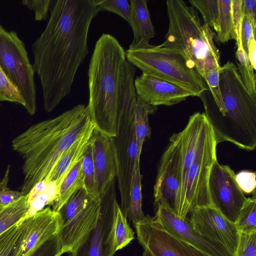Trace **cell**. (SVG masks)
<instances>
[{"mask_svg":"<svg viewBox=\"0 0 256 256\" xmlns=\"http://www.w3.org/2000/svg\"><path fill=\"white\" fill-rule=\"evenodd\" d=\"M180 132L174 134L162 154L154 187V208L164 206L176 213L181 188Z\"/></svg>","mask_w":256,"mask_h":256,"instance_id":"7c38bea8","label":"cell"},{"mask_svg":"<svg viewBox=\"0 0 256 256\" xmlns=\"http://www.w3.org/2000/svg\"><path fill=\"white\" fill-rule=\"evenodd\" d=\"M256 28L248 16H242L240 39L242 48L247 54L251 40L256 38Z\"/></svg>","mask_w":256,"mask_h":256,"instance_id":"f35d334b","label":"cell"},{"mask_svg":"<svg viewBox=\"0 0 256 256\" xmlns=\"http://www.w3.org/2000/svg\"><path fill=\"white\" fill-rule=\"evenodd\" d=\"M82 188H84V184L82 160L62 182L56 198L51 205L52 209L58 212L70 196L77 190Z\"/></svg>","mask_w":256,"mask_h":256,"instance_id":"7402d4cb","label":"cell"},{"mask_svg":"<svg viewBox=\"0 0 256 256\" xmlns=\"http://www.w3.org/2000/svg\"><path fill=\"white\" fill-rule=\"evenodd\" d=\"M248 56L254 69L256 70V38L251 40L248 50Z\"/></svg>","mask_w":256,"mask_h":256,"instance_id":"ee69618b","label":"cell"},{"mask_svg":"<svg viewBox=\"0 0 256 256\" xmlns=\"http://www.w3.org/2000/svg\"></svg>","mask_w":256,"mask_h":256,"instance_id":"7dc6e473","label":"cell"},{"mask_svg":"<svg viewBox=\"0 0 256 256\" xmlns=\"http://www.w3.org/2000/svg\"><path fill=\"white\" fill-rule=\"evenodd\" d=\"M100 11L94 0L54 1L47 25L32 46L46 112L70 92L77 70L88 54L90 24Z\"/></svg>","mask_w":256,"mask_h":256,"instance_id":"6da1fadb","label":"cell"},{"mask_svg":"<svg viewBox=\"0 0 256 256\" xmlns=\"http://www.w3.org/2000/svg\"><path fill=\"white\" fill-rule=\"evenodd\" d=\"M28 195L0 208V235L24 219L28 210Z\"/></svg>","mask_w":256,"mask_h":256,"instance_id":"4316f807","label":"cell"},{"mask_svg":"<svg viewBox=\"0 0 256 256\" xmlns=\"http://www.w3.org/2000/svg\"><path fill=\"white\" fill-rule=\"evenodd\" d=\"M127 60L142 73L167 80L200 96L208 87L178 51L148 44L126 51Z\"/></svg>","mask_w":256,"mask_h":256,"instance_id":"8992f818","label":"cell"},{"mask_svg":"<svg viewBox=\"0 0 256 256\" xmlns=\"http://www.w3.org/2000/svg\"><path fill=\"white\" fill-rule=\"evenodd\" d=\"M156 110L157 106L148 104L138 97L134 112V124L137 143L140 153L145 140L149 138L151 134L148 116L154 114Z\"/></svg>","mask_w":256,"mask_h":256,"instance_id":"484cf974","label":"cell"},{"mask_svg":"<svg viewBox=\"0 0 256 256\" xmlns=\"http://www.w3.org/2000/svg\"><path fill=\"white\" fill-rule=\"evenodd\" d=\"M10 172V166L6 170L5 175L0 182V206H6L24 196L20 192L12 190L7 187Z\"/></svg>","mask_w":256,"mask_h":256,"instance_id":"74e56055","label":"cell"},{"mask_svg":"<svg viewBox=\"0 0 256 256\" xmlns=\"http://www.w3.org/2000/svg\"><path fill=\"white\" fill-rule=\"evenodd\" d=\"M57 193V188L52 182H42L36 185L28 194V210L24 218L34 215L47 206H51Z\"/></svg>","mask_w":256,"mask_h":256,"instance_id":"603a6c76","label":"cell"},{"mask_svg":"<svg viewBox=\"0 0 256 256\" xmlns=\"http://www.w3.org/2000/svg\"><path fill=\"white\" fill-rule=\"evenodd\" d=\"M142 179L140 160H138L131 181L130 204L127 214V218L132 222L134 226L146 217L142 210Z\"/></svg>","mask_w":256,"mask_h":256,"instance_id":"cb8c5ba5","label":"cell"},{"mask_svg":"<svg viewBox=\"0 0 256 256\" xmlns=\"http://www.w3.org/2000/svg\"><path fill=\"white\" fill-rule=\"evenodd\" d=\"M219 16L218 30L216 39L219 44H224L231 40H236L234 24L232 0H218Z\"/></svg>","mask_w":256,"mask_h":256,"instance_id":"d4e9b609","label":"cell"},{"mask_svg":"<svg viewBox=\"0 0 256 256\" xmlns=\"http://www.w3.org/2000/svg\"><path fill=\"white\" fill-rule=\"evenodd\" d=\"M256 174L254 172L242 170L235 174V180L242 192L250 194L256 190Z\"/></svg>","mask_w":256,"mask_h":256,"instance_id":"ab89813d","label":"cell"},{"mask_svg":"<svg viewBox=\"0 0 256 256\" xmlns=\"http://www.w3.org/2000/svg\"><path fill=\"white\" fill-rule=\"evenodd\" d=\"M242 16H247L251 20L254 26H256V0H242Z\"/></svg>","mask_w":256,"mask_h":256,"instance_id":"7bdbcfd3","label":"cell"},{"mask_svg":"<svg viewBox=\"0 0 256 256\" xmlns=\"http://www.w3.org/2000/svg\"><path fill=\"white\" fill-rule=\"evenodd\" d=\"M242 207L235 226L239 232L250 233L256 231V192L252 193Z\"/></svg>","mask_w":256,"mask_h":256,"instance_id":"f1b7e54d","label":"cell"},{"mask_svg":"<svg viewBox=\"0 0 256 256\" xmlns=\"http://www.w3.org/2000/svg\"><path fill=\"white\" fill-rule=\"evenodd\" d=\"M190 213V222L197 232L236 256L240 232L234 224L212 206L197 208Z\"/></svg>","mask_w":256,"mask_h":256,"instance_id":"9a60e30c","label":"cell"},{"mask_svg":"<svg viewBox=\"0 0 256 256\" xmlns=\"http://www.w3.org/2000/svg\"><path fill=\"white\" fill-rule=\"evenodd\" d=\"M92 146L95 170V192L99 196L117 176V166L112 137L94 130Z\"/></svg>","mask_w":256,"mask_h":256,"instance_id":"d6986e66","label":"cell"},{"mask_svg":"<svg viewBox=\"0 0 256 256\" xmlns=\"http://www.w3.org/2000/svg\"><path fill=\"white\" fill-rule=\"evenodd\" d=\"M189 2L197 11L200 12L204 24L216 32L219 16L218 0H190Z\"/></svg>","mask_w":256,"mask_h":256,"instance_id":"4dcf8cb0","label":"cell"},{"mask_svg":"<svg viewBox=\"0 0 256 256\" xmlns=\"http://www.w3.org/2000/svg\"><path fill=\"white\" fill-rule=\"evenodd\" d=\"M60 246L58 234L51 238L30 256H61Z\"/></svg>","mask_w":256,"mask_h":256,"instance_id":"60d3db41","label":"cell"},{"mask_svg":"<svg viewBox=\"0 0 256 256\" xmlns=\"http://www.w3.org/2000/svg\"><path fill=\"white\" fill-rule=\"evenodd\" d=\"M100 10L115 13L126 20L130 25L132 16L130 4L126 0H94Z\"/></svg>","mask_w":256,"mask_h":256,"instance_id":"836d02e7","label":"cell"},{"mask_svg":"<svg viewBox=\"0 0 256 256\" xmlns=\"http://www.w3.org/2000/svg\"><path fill=\"white\" fill-rule=\"evenodd\" d=\"M220 88L222 107L216 109L204 104V114L214 130L218 144L228 142L244 150H254L256 98L250 94L238 68L230 61L220 67Z\"/></svg>","mask_w":256,"mask_h":256,"instance_id":"277c9868","label":"cell"},{"mask_svg":"<svg viewBox=\"0 0 256 256\" xmlns=\"http://www.w3.org/2000/svg\"><path fill=\"white\" fill-rule=\"evenodd\" d=\"M8 101L20 104L25 102L18 88L7 78L0 66V102Z\"/></svg>","mask_w":256,"mask_h":256,"instance_id":"e575fe53","label":"cell"},{"mask_svg":"<svg viewBox=\"0 0 256 256\" xmlns=\"http://www.w3.org/2000/svg\"><path fill=\"white\" fill-rule=\"evenodd\" d=\"M126 218L119 206L114 230V248L116 252L128 246L134 238V232L128 224Z\"/></svg>","mask_w":256,"mask_h":256,"instance_id":"1f68e13d","label":"cell"},{"mask_svg":"<svg viewBox=\"0 0 256 256\" xmlns=\"http://www.w3.org/2000/svg\"><path fill=\"white\" fill-rule=\"evenodd\" d=\"M68 256H71V255H69Z\"/></svg>","mask_w":256,"mask_h":256,"instance_id":"bcb514c9","label":"cell"},{"mask_svg":"<svg viewBox=\"0 0 256 256\" xmlns=\"http://www.w3.org/2000/svg\"><path fill=\"white\" fill-rule=\"evenodd\" d=\"M0 66L20 92L28 113L34 115L36 110V98L32 65L17 33L6 30L0 24Z\"/></svg>","mask_w":256,"mask_h":256,"instance_id":"30bf717a","label":"cell"},{"mask_svg":"<svg viewBox=\"0 0 256 256\" xmlns=\"http://www.w3.org/2000/svg\"><path fill=\"white\" fill-rule=\"evenodd\" d=\"M136 104H120L118 108L116 136L112 137L117 166L120 210L127 218L131 181L136 162L141 153L137 143L134 124Z\"/></svg>","mask_w":256,"mask_h":256,"instance_id":"9c48e42d","label":"cell"},{"mask_svg":"<svg viewBox=\"0 0 256 256\" xmlns=\"http://www.w3.org/2000/svg\"><path fill=\"white\" fill-rule=\"evenodd\" d=\"M242 0H232V8L234 24L236 34V44L238 48H242L240 33L242 18Z\"/></svg>","mask_w":256,"mask_h":256,"instance_id":"b9f144b4","label":"cell"},{"mask_svg":"<svg viewBox=\"0 0 256 256\" xmlns=\"http://www.w3.org/2000/svg\"><path fill=\"white\" fill-rule=\"evenodd\" d=\"M236 58L238 70L245 87L252 96L256 98V74L248 54L242 48H237Z\"/></svg>","mask_w":256,"mask_h":256,"instance_id":"f546056e","label":"cell"},{"mask_svg":"<svg viewBox=\"0 0 256 256\" xmlns=\"http://www.w3.org/2000/svg\"><path fill=\"white\" fill-rule=\"evenodd\" d=\"M142 256H152L148 250L144 248V252Z\"/></svg>","mask_w":256,"mask_h":256,"instance_id":"f6af8a7d","label":"cell"},{"mask_svg":"<svg viewBox=\"0 0 256 256\" xmlns=\"http://www.w3.org/2000/svg\"><path fill=\"white\" fill-rule=\"evenodd\" d=\"M155 220L166 232L209 256H232L218 244L202 236L193 228L189 219H181L170 209L159 206Z\"/></svg>","mask_w":256,"mask_h":256,"instance_id":"2e32d148","label":"cell"},{"mask_svg":"<svg viewBox=\"0 0 256 256\" xmlns=\"http://www.w3.org/2000/svg\"><path fill=\"white\" fill-rule=\"evenodd\" d=\"M100 210L98 196H92L84 188L77 190L58 212V236L60 254H70L96 227Z\"/></svg>","mask_w":256,"mask_h":256,"instance_id":"ba28073f","label":"cell"},{"mask_svg":"<svg viewBox=\"0 0 256 256\" xmlns=\"http://www.w3.org/2000/svg\"><path fill=\"white\" fill-rule=\"evenodd\" d=\"M27 218L26 231L16 256H30L58 232V213L50 206Z\"/></svg>","mask_w":256,"mask_h":256,"instance_id":"ac0fdd59","label":"cell"},{"mask_svg":"<svg viewBox=\"0 0 256 256\" xmlns=\"http://www.w3.org/2000/svg\"><path fill=\"white\" fill-rule=\"evenodd\" d=\"M116 178L108 183L99 196L100 210L96 227L72 253L71 256H113L114 230L120 206L116 192Z\"/></svg>","mask_w":256,"mask_h":256,"instance_id":"8fae6325","label":"cell"},{"mask_svg":"<svg viewBox=\"0 0 256 256\" xmlns=\"http://www.w3.org/2000/svg\"><path fill=\"white\" fill-rule=\"evenodd\" d=\"M54 0H24L23 5L34 10L36 20L40 21L48 18V12Z\"/></svg>","mask_w":256,"mask_h":256,"instance_id":"8d00e7d4","label":"cell"},{"mask_svg":"<svg viewBox=\"0 0 256 256\" xmlns=\"http://www.w3.org/2000/svg\"><path fill=\"white\" fill-rule=\"evenodd\" d=\"M218 144L208 123L192 160L182 174V184L175 214L181 219L194 210L212 206L208 189L210 174L217 160Z\"/></svg>","mask_w":256,"mask_h":256,"instance_id":"52a82bcc","label":"cell"},{"mask_svg":"<svg viewBox=\"0 0 256 256\" xmlns=\"http://www.w3.org/2000/svg\"><path fill=\"white\" fill-rule=\"evenodd\" d=\"M166 6L168 28L158 46L180 52L204 80L210 71L221 66L212 29L202 23L198 11L185 2L168 0Z\"/></svg>","mask_w":256,"mask_h":256,"instance_id":"5b68a950","label":"cell"},{"mask_svg":"<svg viewBox=\"0 0 256 256\" xmlns=\"http://www.w3.org/2000/svg\"><path fill=\"white\" fill-rule=\"evenodd\" d=\"M126 59L118 40L103 34L96 43L88 66L90 118L96 130L110 137L116 136L122 67Z\"/></svg>","mask_w":256,"mask_h":256,"instance_id":"3957f363","label":"cell"},{"mask_svg":"<svg viewBox=\"0 0 256 256\" xmlns=\"http://www.w3.org/2000/svg\"><path fill=\"white\" fill-rule=\"evenodd\" d=\"M236 256H256V231L240 232Z\"/></svg>","mask_w":256,"mask_h":256,"instance_id":"d590c367","label":"cell"},{"mask_svg":"<svg viewBox=\"0 0 256 256\" xmlns=\"http://www.w3.org/2000/svg\"><path fill=\"white\" fill-rule=\"evenodd\" d=\"M91 122L87 106L80 104L54 118L32 126L13 139V150L24 160V196L37 184L48 182L62 154Z\"/></svg>","mask_w":256,"mask_h":256,"instance_id":"7a4b0ae2","label":"cell"},{"mask_svg":"<svg viewBox=\"0 0 256 256\" xmlns=\"http://www.w3.org/2000/svg\"><path fill=\"white\" fill-rule=\"evenodd\" d=\"M139 243L152 256H209L175 237L149 215L134 226Z\"/></svg>","mask_w":256,"mask_h":256,"instance_id":"5bb4252c","label":"cell"},{"mask_svg":"<svg viewBox=\"0 0 256 256\" xmlns=\"http://www.w3.org/2000/svg\"><path fill=\"white\" fill-rule=\"evenodd\" d=\"M208 189L212 206L235 224L248 198L238 186L234 171L216 160L210 174Z\"/></svg>","mask_w":256,"mask_h":256,"instance_id":"4fadbf2b","label":"cell"},{"mask_svg":"<svg viewBox=\"0 0 256 256\" xmlns=\"http://www.w3.org/2000/svg\"><path fill=\"white\" fill-rule=\"evenodd\" d=\"M137 96L144 102L157 106H172L194 96L191 92L170 82L144 73L134 80Z\"/></svg>","mask_w":256,"mask_h":256,"instance_id":"e0dca14e","label":"cell"},{"mask_svg":"<svg viewBox=\"0 0 256 256\" xmlns=\"http://www.w3.org/2000/svg\"><path fill=\"white\" fill-rule=\"evenodd\" d=\"M27 224L28 218L22 219L0 235V256H16Z\"/></svg>","mask_w":256,"mask_h":256,"instance_id":"83f0119b","label":"cell"},{"mask_svg":"<svg viewBox=\"0 0 256 256\" xmlns=\"http://www.w3.org/2000/svg\"><path fill=\"white\" fill-rule=\"evenodd\" d=\"M146 0H130L132 20L130 26L133 32V40L129 48L149 44L156 35Z\"/></svg>","mask_w":256,"mask_h":256,"instance_id":"44dd1931","label":"cell"},{"mask_svg":"<svg viewBox=\"0 0 256 256\" xmlns=\"http://www.w3.org/2000/svg\"><path fill=\"white\" fill-rule=\"evenodd\" d=\"M82 168L86 190L90 196H98L95 192V170L92 141L82 160Z\"/></svg>","mask_w":256,"mask_h":256,"instance_id":"d6a6232c","label":"cell"},{"mask_svg":"<svg viewBox=\"0 0 256 256\" xmlns=\"http://www.w3.org/2000/svg\"><path fill=\"white\" fill-rule=\"evenodd\" d=\"M94 129V126L92 122L83 134L64 152L58 162L48 180V182L55 184L58 192L64 179L82 160L91 142Z\"/></svg>","mask_w":256,"mask_h":256,"instance_id":"ffe728a7","label":"cell"}]
</instances>
